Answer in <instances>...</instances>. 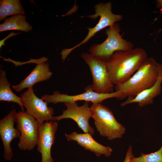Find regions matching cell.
<instances>
[{
	"label": "cell",
	"mask_w": 162,
	"mask_h": 162,
	"mask_svg": "<svg viewBox=\"0 0 162 162\" xmlns=\"http://www.w3.org/2000/svg\"><path fill=\"white\" fill-rule=\"evenodd\" d=\"M65 135L68 141H76L85 149L94 153L98 157L103 154L108 157L112 152V149L110 146H105L98 143L89 133L79 134L74 132L70 134H65Z\"/></svg>",
	"instance_id": "5bb4252c"
},
{
	"label": "cell",
	"mask_w": 162,
	"mask_h": 162,
	"mask_svg": "<svg viewBox=\"0 0 162 162\" xmlns=\"http://www.w3.org/2000/svg\"><path fill=\"white\" fill-rule=\"evenodd\" d=\"M134 155L132 153V146L130 145L128 147L123 162H130L131 158Z\"/></svg>",
	"instance_id": "ffe728a7"
},
{
	"label": "cell",
	"mask_w": 162,
	"mask_h": 162,
	"mask_svg": "<svg viewBox=\"0 0 162 162\" xmlns=\"http://www.w3.org/2000/svg\"><path fill=\"white\" fill-rule=\"evenodd\" d=\"M158 76L154 84L150 88L141 92L136 96L128 98L121 104L124 106L133 103H137L139 106L143 107L153 103L154 98L159 95L161 91L162 83V64L158 63Z\"/></svg>",
	"instance_id": "4fadbf2b"
},
{
	"label": "cell",
	"mask_w": 162,
	"mask_h": 162,
	"mask_svg": "<svg viewBox=\"0 0 162 162\" xmlns=\"http://www.w3.org/2000/svg\"><path fill=\"white\" fill-rule=\"evenodd\" d=\"M121 31L120 25L117 22L109 27L105 31L106 39L101 44H92L89 48V53L106 62L116 51L133 49V44L122 38L120 34Z\"/></svg>",
	"instance_id": "3957f363"
},
{
	"label": "cell",
	"mask_w": 162,
	"mask_h": 162,
	"mask_svg": "<svg viewBox=\"0 0 162 162\" xmlns=\"http://www.w3.org/2000/svg\"><path fill=\"white\" fill-rule=\"evenodd\" d=\"M158 64L152 57L147 58L127 81L116 86V91L122 92L124 98L134 97L152 87L158 76Z\"/></svg>",
	"instance_id": "7a4b0ae2"
},
{
	"label": "cell",
	"mask_w": 162,
	"mask_h": 162,
	"mask_svg": "<svg viewBox=\"0 0 162 162\" xmlns=\"http://www.w3.org/2000/svg\"><path fill=\"white\" fill-rule=\"evenodd\" d=\"M16 113L15 109H12L5 117L0 120V136L3 147V157L7 161L11 160L14 154L11 143L15 138L20 137V131L14 128L16 122Z\"/></svg>",
	"instance_id": "8fae6325"
},
{
	"label": "cell",
	"mask_w": 162,
	"mask_h": 162,
	"mask_svg": "<svg viewBox=\"0 0 162 162\" xmlns=\"http://www.w3.org/2000/svg\"><path fill=\"white\" fill-rule=\"evenodd\" d=\"M147 58L146 50L140 47L115 52L106 62L112 84L117 86L127 81Z\"/></svg>",
	"instance_id": "6da1fadb"
},
{
	"label": "cell",
	"mask_w": 162,
	"mask_h": 162,
	"mask_svg": "<svg viewBox=\"0 0 162 162\" xmlns=\"http://www.w3.org/2000/svg\"><path fill=\"white\" fill-rule=\"evenodd\" d=\"M81 57L88 66L92 77V90L99 94L113 92L114 86L109 76L106 62L84 52Z\"/></svg>",
	"instance_id": "ba28073f"
},
{
	"label": "cell",
	"mask_w": 162,
	"mask_h": 162,
	"mask_svg": "<svg viewBox=\"0 0 162 162\" xmlns=\"http://www.w3.org/2000/svg\"><path fill=\"white\" fill-rule=\"evenodd\" d=\"M16 126L21 135L18 147L22 151L33 150L38 144L39 125L26 111L16 113Z\"/></svg>",
	"instance_id": "8992f818"
},
{
	"label": "cell",
	"mask_w": 162,
	"mask_h": 162,
	"mask_svg": "<svg viewBox=\"0 0 162 162\" xmlns=\"http://www.w3.org/2000/svg\"><path fill=\"white\" fill-rule=\"evenodd\" d=\"M32 29V27L26 21V16L16 15L6 18L0 25V32L10 30H20L28 32Z\"/></svg>",
	"instance_id": "e0dca14e"
},
{
	"label": "cell",
	"mask_w": 162,
	"mask_h": 162,
	"mask_svg": "<svg viewBox=\"0 0 162 162\" xmlns=\"http://www.w3.org/2000/svg\"><path fill=\"white\" fill-rule=\"evenodd\" d=\"M10 83L6 76V71L2 68L0 70V101L16 103L24 111L23 106L20 97L16 96L11 90Z\"/></svg>",
	"instance_id": "2e32d148"
},
{
	"label": "cell",
	"mask_w": 162,
	"mask_h": 162,
	"mask_svg": "<svg viewBox=\"0 0 162 162\" xmlns=\"http://www.w3.org/2000/svg\"><path fill=\"white\" fill-rule=\"evenodd\" d=\"M20 33H14V32H11L9 35L6 37L5 38L2 39V40H0V48H1V47L4 45V42L5 41L8 39V38L14 36L15 35H16L17 34H20Z\"/></svg>",
	"instance_id": "44dd1931"
},
{
	"label": "cell",
	"mask_w": 162,
	"mask_h": 162,
	"mask_svg": "<svg viewBox=\"0 0 162 162\" xmlns=\"http://www.w3.org/2000/svg\"><path fill=\"white\" fill-rule=\"evenodd\" d=\"M24 8L19 0H1L0 1V20L8 16L23 15Z\"/></svg>",
	"instance_id": "ac0fdd59"
},
{
	"label": "cell",
	"mask_w": 162,
	"mask_h": 162,
	"mask_svg": "<svg viewBox=\"0 0 162 162\" xmlns=\"http://www.w3.org/2000/svg\"><path fill=\"white\" fill-rule=\"evenodd\" d=\"M91 117L100 135L112 140L121 138L125 132V128L118 122L112 111L100 103L92 104L90 107Z\"/></svg>",
	"instance_id": "277c9868"
},
{
	"label": "cell",
	"mask_w": 162,
	"mask_h": 162,
	"mask_svg": "<svg viewBox=\"0 0 162 162\" xmlns=\"http://www.w3.org/2000/svg\"><path fill=\"white\" fill-rule=\"evenodd\" d=\"M20 98L26 112L36 119L39 125L46 122L53 121L54 109L48 107L47 102L36 96L33 87L28 88Z\"/></svg>",
	"instance_id": "9c48e42d"
},
{
	"label": "cell",
	"mask_w": 162,
	"mask_h": 162,
	"mask_svg": "<svg viewBox=\"0 0 162 162\" xmlns=\"http://www.w3.org/2000/svg\"><path fill=\"white\" fill-rule=\"evenodd\" d=\"M138 157H133L130 162H162V146L157 151L149 154L143 153Z\"/></svg>",
	"instance_id": "d6986e66"
},
{
	"label": "cell",
	"mask_w": 162,
	"mask_h": 162,
	"mask_svg": "<svg viewBox=\"0 0 162 162\" xmlns=\"http://www.w3.org/2000/svg\"><path fill=\"white\" fill-rule=\"evenodd\" d=\"M112 3L100 2L95 6V13L93 15L87 16L92 19H95L100 16V19L95 27L93 28L87 27L88 34L85 39L75 46L69 49H64L61 53L62 60L64 61L73 50L82 44L87 43L97 32L104 28L110 27L116 22L122 20L123 16L121 14H114L112 11Z\"/></svg>",
	"instance_id": "5b68a950"
},
{
	"label": "cell",
	"mask_w": 162,
	"mask_h": 162,
	"mask_svg": "<svg viewBox=\"0 0 162 162\" xmlns=\"http://www.w3.org/2000/svg\"><path fill=\"white\" fill-rule=\"evenodd\" d=\"M58 121L46 122L39 125L37 150L41 154V162H53L51 155L58 128Z\"/></svg>",
	"instance_id": "7c38bea8"
},
{
	"label": "cell",
	"mask_w": 162,
	"mask_h": 162,
	"mask_svg": "<svg viewBox=\"0 0 162 162\" xmlns=\"http://www.w3.org/2000/svg\"><path fill=\"white\" fill-rule=\"evenodd\" d=\"M85 89V92L73 95L61 94L59 91H56L52 95L45 94L41 97V98L47 103L54 104L58 103L76 102L79 100L91 102L92 104H101L103 101L108 98H115L120 99H124L122 93L118 91L109 94H99L94 91L91 85L87 86Z\"/></svg>",
	"instance_id": "52a82bcc"
},
{
	"label": "cell",
	"mask_w": 162,
	"mask_h": 162,
	"mask_svg": "<svg viewBox=\"0 0 162 162\" xmlns=\"http://www.w3.org/2000/svg\"><path fill=\"white\" fill-rule=\"evenodd\" d=\"M52 75L48 62L39 63L26 78L18 84L12 85L11 87L15 91L20 92L25 88L33 87L37 82L49 79Z\"/></svg>",
	"instance_id": "9a60e30c"
},
{
	"label": "cell",
	"mask_w": 162,
	"mask_h": 162,
	"mask_svg": "<svg viewBox=\"0 0 162 162\" xmlns=\"http://www.w3.org/2000/svg\"><path fill=\"white\" fill-rule=\"evenodd\" d=\"M64 104L66 109L63 110L62 115L53 116V121L58 122L64 118H70L77 123L84 133H89L92 136L94 130L89 123V119L91 117V111L89 107V102L86 101L80 106H78L76 102Z\"/></svg>",
	"instance_id": "30bf717a"
},
{
	"label": "cell",
	"mask_w": 162,
	"mask_h": 162,
	"mask_svg": "<svg viewBox=\"0 0 162 162\" xmlns=\"http://www.w3.org/2000/svg\"><path fill=\"white\" fill-rule=\"evenodd\" d=\"M156 7L158 9L162 8V0L156 1Z\"/></svg>",
	"instance_id": "7402d4cb"
}]
</instances>
